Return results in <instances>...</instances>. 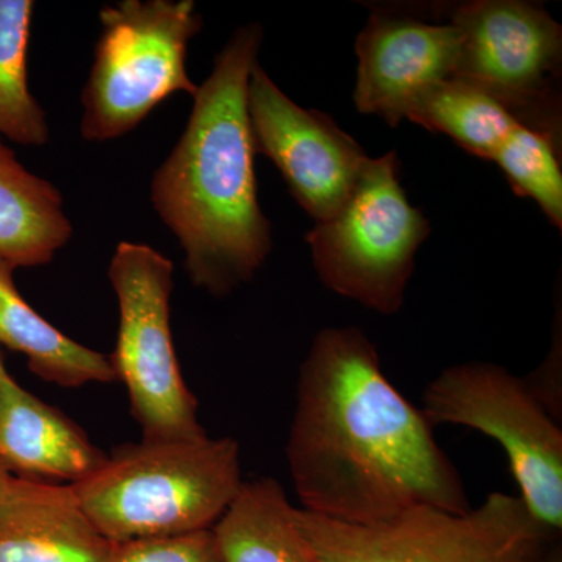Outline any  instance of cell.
Segmentation results:
<instances>
[{
	"label": "cell",
	"mask_w": 562,
	"mask_h": 562,
	"mask_svg": "<svg viewBox=\"0 0 562 562\" xmlns=\"http://www.w3.org/2000/svg\"><path fill=\"white\" fill-rule=\"evenodd\" d=\"M7 375H9V371H7L5 362H3L2 353H0V382H2Z\"/></svg>",
	"instance_id": "603a6c76"
},
{
	"label": "cell",
	"mask_w": 562,
	"mask_h": 562,
	"mask_svg": "<svg viewBox=\"0 0 562 562\" xmlns=\"http://www.w3.org/2000/svg\"><path fill=\"white\" fill-rule=\"evenodd\" d=\"M109 279L120 305V330L110 362L116 382L128 392L143 439L203 438L198 401L173 349V262L147 244L122 241L111 258Z\"/></svg>",
	"instance_id": "52a82bcc"
},
{
	"label": "cell",
	"mask_w": 562,
	"mask_h": 562,
	"mask_svg": "<svg viewBox=\"0 0 562 562\" xmlns=\"http://www.w3.org/2000/svg\"><path fill=\"white\" fill-rule=\"evenodd\" d=\"M18 480L20 479L11 475L7 469H3L2 465H0V506L9 501L11 492H13L14 487H16Z\"/></svg>",
	"instance_id": "44dd1931"
},
{
	"label": "cell",
	"mask_w": 562,
	"mask_h": 562,
	"mask_svg": "<svg viewBox=\"0 0 562 562\" xmlns=\"http://www.w3.org/2000/svg\"><path fill=\"white\" fill-rule=\"evenodd\" d=\"M244 484L232 438L124 443L80 483L81 512L113 543L211 530Z\"/></svg>",
	"instance_id": "3957f363"
},
{
	"label": "cell",
	"mask_w": 562,
	"mask_h": 562,
	"mask_svg": "<svg viewBox=\"0 0 562 562\" xmlns=\"http://www.w3.org/2000/svg\"><path fill=\"white\" fill-rule=\"evenodd\" d=\"M247 110L255 154L277 166L314 221L335 216L371 160L360 144L333 117L292 102L260 63L250 74Z\"/></svg>",
	"instance_id": "30bf717a"
},
{
	"label": "cell",
	"mask_w": 562,
	"mask_h": 562,
	"mask_svg": "<svg viewBox=\"0 0 562 562\" xmlns=\"http://www.w3.org/2000/svg\"><path fill=\"white\" fill-rule=\"evenodd\" d=\"M450 24L461 33L454 79L490 94L525 127L561 140V25L520 0L462 3Z\"/></svg>",
	"instance_id": "9c48e42d"
},
{
	"label": "cell",
	"mask_w": 562,
	"mask_h": 562,
	"mask_svg": "<svg viewBox=\"0 0 562 562\" xmlns=\"http://www.w3.org/2000/svg\"><path fill=\"white\" fill-rule=\"evenodd\" d=\"M286 457L302 509L335 522L372 527L416 508L471 509L432 425L390 382L360 328L314 338Z\"/></svg>",
	"instance_id": "6da1fadb"
},
{
	"label": "cell",
	"mask_w": 562,
	"mask_h": 562,
	"mask_svg": "<svg viewBox=\"0 0 562 562\" xmlns=\"http://www.w3.org/2000/svg\"><path fill=\"white\" fill-rule=\"evenodd\" d=\"M105 458L60 409L24 390L10 373L0 382V465L11 475L72 486Z\"/></svg>",
	"instance_id": "7c38bea8"
},
{
	"label": "cell",
	"mask_w": 562,
	"mask_h": 562,
	"mask_svg": "<svg viewBox=\"0 0 562 562\" xmlns=\"http://www.w3.org/2000/svg\"><path fill=\"white\" fill-rule=\"evenodd\" d=\"M299 527L319 562H541L557 535L519 495L492 492L479 508H416L372 527L297 508Z\"/></svg>",
	"instance_id": "5b68a950"
},
{
	"label": "cell",
	"mask_w": 562,
	"mask_h": 562,
	"mask_svg": "<svg viewBox=\"0 0 562 562\" xmlns=\"http://www.w3.org/2000/svg\"><path fill=\"white\" fill-rule=\"evenodd\" d=\"M297 508L273 479L244 482L214 525L225 562H319L295 519Z\"/></svg>",
	"instance_id": "2e32d148"
},
{
	"label": "cell",
	"mask_w": 562,
	"mask_h": 562,
	"mask_svg": "<svg viewBox=\"0 0 562 562\" xmlns=\"http://www.w3.org/2000/svg\"><path fill=\"white\" fill-rule=\"evenodd\" d=\"M14 271L0 255V346L24 355L36 376L57 386L116 382L109 355L74 341L36 313L18 290Z\"/></svg>",
	"instance_id": "5bb4252c"
},
{
	"label": "cell",
	"mask_w": 562,
	"mask_h": 562,
	"mask_svg": "<svg viewBox=\"0 0 562 562\" xmlns=\"http://www.w3.org/2000/svg\"><path fill=\"white\" fill-rule=\"evenodd\" d=\"M406 120L443 133L469 154L490 161L519 124L490 94L454 77L425 92Z\"/></svg>",
	"instance_id": "e0dca14e"
},
{
	"label": "cell",
	"mask_w": 562,
	"mask_h": 562,
	"mask_svg": "<svg viewBox=\"0 0 562 562\" xmlns=\"http://www.w3.org/2000/svg\"><path fill=\"white\" fill-rule=\"evenodd\" d=\"M398 168L395 151L371 158L342 209L306 235L322 283L382 314L402 308L417 250L430 235Z\"/></svg>",
	"instance_id": "8992f818"
},
{
	"label": "cell",
	"mask_w": 562,
	"mask_h": 562,
	"mask_svg": "<svg viewBox=\"0 0 562 562\" xmlns=\"http://www.w3.org/2000/svg\"><path fill=\"white\" fill-rule=\"evenodd\" d=\"M72 233L60 190L29 171L0 138V255L16 269L40 268Z\"/></svg>",
	"instance_id": "9a60e30c"
},
{
	"label": "cell",
	"mask_w": 562,
	"mask_h": 562,
	"mask_svg": "<svg viewBox=\"0 0 562 562\" xmlns=\"http://www.w3.org/2000/svg\"><path fill=\"white\" fill-rule=\"evenodd\" d=\"M422 402L432 427L461 425L501 443L528 512L560 535L562 430L525 379L492 362H465L439 373Z\"/></svg>",
	"instance_id": "ba28073f"
},
{
	"label": "cell",
	"mask_w": 562,
	"mask_h": 562,
	"mask_svg": "<svg viewBox=\"0 0 562 562\" xmlns=\"http://www.w3.org/2000/svg\"><path fill=\"white\" fill-rule=\"evenodd\" d=\"M262 29L233 33L192 98L187 127L150 181V202L184 251L195 288L225 297L249 283L272 250L258 202L247 88Z\"/></svg>",
	"instance_id": "7a4b0ae2"
},
{
	"label": "cell",
	"mask_w": 562,
	"mask_h": 562,
	"mask_svg": "<svg viewBox=\"0 0 562 562\" xmlns=\"http://www.w3.org/2000/svg\"><path fill=\"white\" fill-rule=\"evenodd\" d=\"M102 31L81 90V138L106 143L135 131L176 92L194 98L187 69L203 18L192 0H122L99 11Z\"/></svg>",
	"instance_id": "277c9868"
},
{
	"label": "cell",
	"mask_w": 562,
	"mask_h": 562,
	"mask_svg": "<svg viewBox=\"0 0 562 562\" xmlns=\"http://www.w3.org/2000/svg\"><path fill=\"white\" fill-rule=\"evenodd\" d=\"M355 50V106L397 127L425 92L452 79L461 33L453 24L375 13L358 35Z\"/></svg>",
	"instance_id": "8fae6325"
},
{
	"label": "cell",
	"mask_w": 562,
	"mask_h": 562,
	"mask_svg": "<svg viewBox=\"0 0 562 562\" xmlns=\"http://www.w3.org/2000/svg\"><path fill=\"white\" fill-rule=\"evenodd\" d=\"M113 547L68 484L20 479L0 506V562H109Z\"/></svg>",
	"instance_id": "4fadbf2b"
},
{
	"label": "cell",
	"mask_w": 562,
	"mask_h": 562,
	"mask_svg": "<svg viewBox=\"0 0 562 562\" xmlns=\"http://www.w3.org/2000/svg\"><path fill=\"white\" fill-rule=\"evenodd\" d=\"M109 562H225L211 530L114 543Z\"/></svg>",
	"instance_id": "ffe728a7"
},
{
	"label": "cell",
	"mask_w": 562,
	"mask_h": 562,
	"mask_svg": "<svg viewBox=\"0 0 562 562\" xmlns=\"http://www.w3.org/2000/svg\"><path fill=\"white\" fill-rule=\"evenodd\" d=\"M541 562H562L561 547L552 543L546 554H543Z\"/></svg>",
	"instance_id": "7402d4cb"
},
{
	"label": "cell",
	"mask_w": 562,
	"mask_h": 562,
	"mask_svg": "<svg viewBox=\"0 0 562 562\" xmlns=\"http://www.w3.org/2000/svg\"><path fill=\"white\" fill-rule=\"evenodd\" d=\"M492 161L517 195L532 199L562 228L561 140L517 124Z\"/></svg>",
	"instance_id": "d6986e66"
},
{
	"label": "cell",
	"mask_w": 562,
	"mask_h": 562,
	"mask_svg": "<svg viewBox=\"0 0 562 562\" xmlns=\"http://www.w3.org/2000/svg\"><path fill=\"white\" fill-rule=\"evenodd\" d=\"M35 2L0 0V136L20 146H46V111L29 88V47Z\"/></svg>",
	"instance_id": "ac0fdd59"
}]
</instances>
